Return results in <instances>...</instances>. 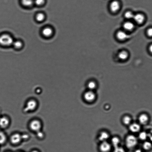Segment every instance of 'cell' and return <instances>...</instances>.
<instances>
[{
    "label": "cell",
    "mask_w": 152,
    "mask_h": 152,
    "mask_svg": "<svg viewBox=\"0 0 152 152\" xmlns=\"http://www.w3.org/2000/svg\"><path fill=\"white\" fill-rule=\"evenodd\" d=\"M141 126L139 123H132L128 126L129 131L133 133H139L141 131Z\"/></svg>",
    "instance_id": "7c38bea8"
},
{
    "label": "cell",
    "mask_w": 152,
    "mask_h": 152,
    "mask_svg": "<svg viewBox=\"0 0 152 152\" xmlns=\"http://www.w3.org/2000/svg\"><path fill=\"white\" fill-rule=\"evenodd\" d=\"M45 18L44 14L42 13H39L36 15L35 19L37 22H41L44 20Z\"/></svg>",
    "instance_id": "cb8c5ba5"
},
{
    "label": "cell",
    "mask_w": 152,
    "mask_h": 152,
    "mask_svg": "<svg viewBox=\"0 0 152 152\" xmlns=\"http://www.w3.org/2000/svg\"><path fill=\"white\" fill-rule=\"evenodd\" d=\"M121 7V3L119 0H113L109 3V9L112 13L116 14L120 11Z\"/></svg>",
    "instance_id": "277c9868"
},
{
    "label": "cell",
    "mask_w": 152,
    "mask_h": 152,
    "mask_svg": "<svg viewBox=\"0 0 152 152\" xmlns=\"http://www.w3.org/2000/svg\"><path fill=\"white\" fill-rule=\"evenodd\" d=\"M87 86L88 90L94 91L97 88V83L95 81L93 80L90 81L88 82Z\"/></svg>",
    "instance_id": "7402d4cb"
},
{
    "label": "cell",
    "mask_w": 152,
    "mask_h": 152,
    "mask_svg": "<svg viewBox=\"0 0 152 152\" xmlns=\"http://www.w3.org/2000/svg\"><path fill=\"white\" fill-rule=\"evenodd\" d=\"M149 49L150 51L152 53V44L149 47Z\"/></svg>",
    "instance_id": "836d02e7"
},
{
    "label": "cell",
    "mask_w": 152,
    "mask_h": 152,
    "mask_svg": "<svg viewBox=\"0 0 152 152\" xmlns=\"http://www.w3.org/2000/svg\"><path fill=\"white\" fill-rule=\"evenodd\" d=\"M35 0H21L22 4L26 7H30L34 4Z\"/></svg>",
    "instance_id": "603a6c76"
},
{
    "label": "cell",
    "mask_w": 152,
    "mask_h": 152,
    "mask_svg": "<svg viewBox=\"0 0 152 152\" xmlns=\"http://www.w3.org/2000/svg\"><path fill=\"white\" fill-rule=\"evenodd\" d=\"M147 21L146 16L145 13L139 12L135 13L133 21L136 25L142 26L145 24Z\"/></svg>",
    "instance_id": "3957f363"
},
{
    "label": "cell",
    "mask_w": 152,
    "mask_h": 152,
    "mask_svg": "<svg viewBox=\"0 0 152 152\" xmlns=\"http://www.w3.org/2000/svg\"><path fill=\"white\" fill-rule=\"evenodd\" d=\"M22 140H27L29 138V136L27 134H24L23 135H21Z\"/></svg>",
    "instance_id": "1f68e13d"
},
{
    "label": "cell",
    "mask_w": 152,
    "mask_h": 152,
    "mask_svg": "<svg viewBox=\"0 0 152 152\" xmlns=\"http://www.w3.org/2000/svg\"><path fill=\"white\" fill-rule=\"evenodd\" d=\"M117 39L120 41H123L126 39L128 37L127 32L123 30H119L116 34Z\"/></svg>",
    "instance_id": "9a60e30c"
},
{
    "label": "cell",
    "mask_w": 152,
    "mask_h": 152,
    "mask_svg": "<svg viewBox=\"0 0 152 152\" xmlns=\"http://www.w3.org/2000/svg\"><path fill=\"white\" fill-rule=\"evenodd\" d=\"M25 45L24 42L22 40L20 39H15L12 48L16 51H20L23 49Z\"/></svg>",
    "instance_id": "30bf717a"
},
{
    "label": "cell",
    "mask_w": 152,
    "mask_h": 152,
    "mask_svg": "<svg viewBox=\"0 0 152 152\" xmlns=\"http://www.w3.org/2000/svg\"></svg>",
    "instance_id": "d590c367"
},
{
    "label": "cell",
    "mask_w": 152,
    "mask_h": 152,
    "mask_svg": "<svg viewBox=\"0 0 152 152\" xmlns=\"http://www.w3.org/2000/svg\"><path fill=\"white\" fill-rule=\"evenodd\" d=\"M139 123L141 125H147L149 123L150 117L146 113H142L139 115L138 118Z\"/></svg>",
    "instance_id": "8fae6325"
},
{
    "label": "cell",
    "mask_w": 152,
    "mask_h": 152,
    "mask_svg": "<svg viewBox=\"0 0 152 152\" xmlns=\"http://www.w3.org/2000/svg\"><path fill=\"white\" fill-rule=\"evenodd\" d=\"M136 25L133 20H125L122 24L123 29L126 32L132 31L135 29Z\"/></svg>",
    "instance_id": "9c48e42d"
},
{
    "label": "cell",
    "mask_w": 152,
    "mask_h": 152,
    "mask_svg": "<svg viewBox=\"0 0 152 152\" xmlns=\"http://www.w3.org/2000/svg\"><path fill=\"white\" fill-rule=\"evenodd\" d=\"M142 148L145 151H150L152 149V144L149 141H144Z\"/></svg>",
    "instance_id": "44dd1931"
},
{
    "label": "cell",
    "mask_w": 152,
    "mask_h": 152,
    "mask_svg": "<svg viewBox=\"0 0 152 152\" xmlns=\"http://www.w3.org/2000/svg\"><path fill=\"white\" fill-rule=\"evenodd\" d=\"M37 102L35 100H30L27 102L24 111L26 113L35 111L37 109Z\"/></svg>",
    "instance_id": "8992f818"
},
{
    "label": "cell",
    "mask_w": 152,
    "mask_h": 152,
    "mask_svg": "<svg viewBox=\"0 0 152 152\" xmlns=\"http://www.w3.org/2000/svg\"><path fill=\"white\" fill-rule=\"evenodd\" d=\"M10 120L8 117L4 116L0 118V127L5 129L9 126Z\"/></svg>",
    "instance_id": "2e32d148"
},
{
    "label": "cell",
    "mask_w": 152,
    "mask_h": 152,
    "mask_svg": "<svg viewBox=\"0 0 152 152\" xmlns=\"http://www.w3.org/2000/svg\"><path fill=\"white\" fill-rule=\"evenodd\" d=\"M131 152H143L140 149H137L134 150Z\"/></svg>",
    "instance_id": "d6a6232c"
},
{
    "label": "cell",
    "mask_w": 152,
    "mask_h": 152,
    "mask_svg": "<svg viewBox=\"0 0 152 152\" xmlns=\"http://www.w3.org/2000/svg\"><path fill=\"white\" fill-rule=\"evenodd\" d=\"M55 31L50 27H45L41 30V35L43 39H51L54 35Z\"/></svg>",
    "instance_id": "5b68a950"
},
{
    "label": "cell",
    "mask_w": 152,
    "mask_h": 152,
    "mask_svg": "<svg viewBox=\"0 0 152 152\" xmlns=\"http://www.w3.org/2000/svg\"><path fill=\"white\" fill-rule=\"evenodd\" d=\"M121 121L124 125L129 126L132 123V118L130 116L125 115L123 116Z\"/></svg>",
    "instance_id": "ac0fdd59"
},
{
    "label": "cell",
    "mask_w": 152,
    "mask_h": 152,
    "mask_svg": "<svg viewBox=\"0 0 152 152\" xmlns=\"http://www.w3.org/2000/svg\"><path fill=\"white\" fill-rule=\"evenodd\" d=\"M29 127L31 130L36 133L41 131L42 124L39 120L34 119L30 122Z\"/></svg>",
    "instance_id": "52a82bcc"
},
{
    "label": "cell",
    "mask_w": 152,
    "mask_h": 152,
    "mask_svg": "<svg viewBox=\"0 0 152 152\" xmlns=\"http://www.w3.org/2000/svg\"><path fill=\"white\" fill-rule=\"evenodd\" d=\"M14 40L13 35L10 34H3L0 36V45L7 48L12 47Z\"/></svg>",
    "instance_id": "6da1fadb"
},
{
    "label": "cell",
    "mask_w": 152,
    "mask_h": 152,
    "mask_svg": "<svg viewBox=\"0 0 152 152\" xmlns=\"http://www.w3.org/2000/svg\"><path fill=\"white\" fill-rule=\"evenodd\" d=\"M119 58L121 60L126 59L128 56V53L126 51H122L119 53L118 55Z\"/></svg>",
    "instance_id": "484cf974"
},
{
    "label": "cell",
    "mask_w": 152,
    "mask_h": 152,
    "mask_svg": "<svg viewBox=\"0 0 152 152\" xmlns=\"http://www.w3.org/2000/svg\"><path fill=\"white\" fill-rule=\"evenodd\" d=\"M113 152H126L123 148L119 146L115 148Z\"/></svg>",
    "instance_id": "f1b7e54d"
},
{
    "label": "cell",
    "mask_w": 152,
    "mask_h": 152,
    "mask_svg": "<svg viewBox=\"0 0 152 152\" xmlns=\"http://www.w3.org/2000/svg\"><path fill=\"white\" fill-rule=\"evenodd\" d=\"M110 138V134L108 132L106 131L101 132L98 136V139L101 142L108 141Z\"/></svg>",
    "instance_id": "e0dca14e"
},
{
    "label": "cell",
    "mask_w": 152,
    "mask_h": 152,
    "mask_svg": "<svg viewBox=\"0 0 152 152\" xmlns=\"http://www.w3.org/2000/svg\"><path fill=\"white\" fill-rule=\"evenodd\" d=\"M138 139L133 134L127 135L125 139V145L127 148L130 150H133L138 145Z\"/></svg>",
    "instance_id": "7a4b0ae2"
},
{
    "label": "cell",
    "mask_w": 152,
    "mask_h": 152,
    "mask_svg": "<svg viewBox=\"0 0 152 152\" xmlns=\"http://www.w3.org/2000/svg\"><path fill=\"white\" fill-rule=\"evenodd\" d=\"M83 97L86 101L90 103L95 101L96 95L94 91L88 90L84 94Z\"/></svg>",
    "instance_id": "ba28073f"
},
{
    "label": "cell",
    "mask_w": 152,
    "mask_h": 152,
    "mask_svg": "<svg viewBox=\"0 0 152 152\" xmlns=\"http://www.w3.org/2000/svg\"><path fill=\"white\" fill-rule=\"evenodd\" d=\"M10 140L11 143L13 145H18L22 140L21 135L18 133L14 134L11 135Z\"/></svg>",
    "instance_id": "5bb4252c"
},
{
    "label": "cell",
    "mask_w": 152,
    "mask_h": 152,
    "mask_svg": "<svg viewBox=\"0 0 152 152\" xmlns=\"http://www.w3.org/2000/svg\"><path fill=\"white\" fill-rule=\"evenodd\" d=\"M139 139L142 141H146L148 138V135L146 132L145 131L140 132L139 133Z\"/></svg>",
    "instance_id": "d4e9b609"
},
{
    "label": "cell",
    "mask_w": 152,
    "mask_h": 152,
    "mask_svg": "<svg viewBox=\"0 0 152 152\" xmlns=\"http://www.w3.org/2000/svg\"><path fill=\"white\" fill-rule=\"evenodd\" d=\"M45 3V0H35L34 4L38 6H41L44 5Z\"/></svg>",
    "instance_id": "83f0119b"
},
{
    "label": "cell",
    "mask_w": 152,
    "mask_h": 152,
    "mask_svg": "<svg viewBox=\"0 0 152 152\" xmlns=\"http://www.w3.org/2000/svg\"><path fill=\"white\" fill-rule=\"evenodd\" d=\"M112 145L108 141L101 142L99 149L101 152H109L111 148Z\"/></svg>",
    "instance_id": "4fadbf2b"
},
{
    "label": "cell",
    "mask_w": 152,
    "mask_h": 152,
    "mask_svg": "<svg viewBox=\"0 0 152 152\" xmlns=\"http://www.w3.org/2000/svg\"><path fill=\"white\" fill-rule=\"evenodd\" d=\"M146 34L149 37H152V27H150L148 28L146 30Z\"/></svg>",
    "instance_id": "f546056e"
},
{
    "label": "cell",
    "mask_w": 152,
    "mask_h": 152,
    "mask_svg": "<svg viewBox=\"0 0 152 152\" xmlns=\"http://www.w3.org/2000/svg\"><path fill=\"white\" fill-rule=\"evenodd\" d=\"M121 140L119 137L115 136L111 139V144L114 148L119 146Z\"/></svg>",
    "instance_id": "ffe728a7"
},
{
    "label": "cell",
    "mask_w": 152,
    "mask_h": 152,
    "mask_svg": "<svg viewBox=\"0 0 152 152\" xmlns=\"http://www.w3.org/2000/svg\"><path fill=\"white\" fill-rule=\"evenodd\" d=\"M135 13L131 10H127L125 12L123 17L125 20H133Z\"/></svg>",
    "instance_id": "d6986e66"
},
{
    "label": "cell",
    "mask_w": 152,
    "mask_h": 152,
    "mask_svg": "<svg viewBox=\"0 0 152 152\" xmlns=\"http://www.w3.org/2000/svg\"><path fill=\"white\" fill-rule=\"evenodd\" d=\"M37 137L39 139H42L44 137V134L42 132L40 131L36 133Z\"/></svg>",
    "instance_id": "4dcf8cb0"
},
{
    "label": "cell",
    "mask_w": 152,
    "mask_h": 152,
    "mask_svg": "<svg viewBox=\"0 0 152 152\" xmlns=\"http://www.w3.org/2000/svg\"><path fill=\"white\" fill-rule=\"evenodd\" d=\"M7 140V137L5 134L3 132H0V145L4 144Z\"/></svg>",
    "instance_id": "4316f807"
},
{
    "label": "cell",
    "mask_w": 152,
    "mask_h": 152,
    "mask_svg": "<svg viewBox=\"0 0 152 152\" xmlns=\"http://www.w3.org/2000/svg\"><path fill=\"white\" fill-rule=\"evenodd\" d=\"M31 152H39V151L36 150H34L32 151Z\"/></svg>",
    "instance_id": "e575fe53"
}]
</instances>
